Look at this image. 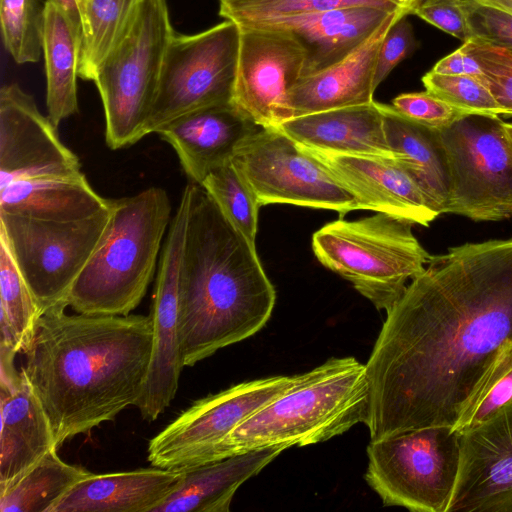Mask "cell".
<instances>
[{
  "label": "cell",
  "mask_w": 512,
  "mask_h": 512,
  "mask_svg": "<svg viewBox=\"0 0 512 512\" xmlns=\"http://www.w3.org/2000/svg\"><path fill=\"white\" fill-rule=\"evenodd\" d=\"M387 316L365 364L370 441L457 422L512 339V239L431 256Z\"/></svg>",
  "instance_id": "6da1fadb"
},
{
  "label": "cell",
  "mask_w": 512,
  "mask_h": 512,
  "mask_svg": "<svg viewBox=\"0 0 512 512\" xmlns=\"http://www.w3.org/2000/svg\"><path fill=\"white\" fill-rule=\"evenodd\" d=\"M151 315L43 314L23 352L25 372L58 449L135 406L153 352Z\"/></svg>",
  "instance_id": "7a4b0ae2"
},
{
  "label": "cell",
  "mask_w": 512,
  "mask_h": 512,
  "mask_svg": "<svg viewBox=\"0 0 512 512\" xmlns=\"http://www.w3.org/2000/svg\"><path fill=\"white\" fill-rule=\"evenodd\" d=\"M189 184L180 276L183 367L257 333L276 301L255 245L228 221L201 185Z\"/></svg>",
  "instance_id": "3957f363"
},
{
  "label": "cell",
  "mask_w": 512,
  "mask_h": 512,
  "mask_svg": "<svg viewBox=\"0 0 512 512\" xmlns=\"http://www.w3.org/2000/svg\"><path fill=\"white\" fill-rule=\"evenodd\" d=\"M369 408L365 364L354 357L329 359L236 427L215 461L265 447L287 449L327 441L356 424L366 425Z\"/></svg>",
  "instance_id": "277c9868"
},
{
  "label": "cell",
  "mask_w": 512,
  "mask_h": 512,
  "mask_svg": "<svg viewBox=\"0 0 512 512\" xmlns=\"http://www.w3.org/2000/svg\"><path fill=\"white\" fill-rule=\"evenodd\" d=\"M110 219L101 243L77 278L68 306L87 315H129L155 275L171 222L163 188L108 199Z\"/></svg>",
  "instance_id": "5b68a950"
},
{
  "label": "cell",
  "mask_w": 512,
  "mask_h": 512,
  "mask_svg": "<svg viewBox=\"0 0 512 512\" xmlns=\"http://www.w3.org/2000/svg\"><path fill=\"white\" fill-rule=\"evenodd\" d=\"M412 225L379 212L353 221L339 219L313 234L312 249L322 265L387 312L431 258Z\"/></svg>",
  "instance_id": "8992f818"
},
{
  "label": "cell",
  "mask_w": 512,
  "mask_h": 512,
  "mask_svg": "<svg viewBox=\"0 0 512 512\" xmlns=\"http://www.w3.org/2000/svg\"><path fill=\"white\" fill-rule=\"evenodd\" d=\"M175 31L166 0H140L100 63L93 82L103 105L112 150L145 137L167 47Z\"/></svg>",
  "instance_id": "52a82bcc"
},
{
  "label": "cell",
  "mask_w": 512,
  "mask_h": 512,
  "mask_svg": "<svg viewBox=\"0 0 512 512\" xmlns=\"http://www.w3.org/2000/svg\"><path fill=\"white\" fill-rule=\"evenodd\" d=\"M108 207L70 221H49L0 212V239L33 294L41 314L65 310L77 278L102 241Z\"/></svg>",
  "instance_id": "ba28073f"
},
{
  "label": "cell",
  "mask_w": 512,
  "mask_h": 512,
  "mask_svg": "<svg viewBox=\"0 0 512 512\" xmlns=\"http://www.w3.org/2000/svg\"><path fill=\"white\" fill-rule=\"evenodd\" d=\"M365 479L386 506L446 512L459 470L460 434L430 427L370 441Z\"/></svg>",
  "instance_id": "9c48e42d"
},
{
  "label": "cell",
  "mask_w": 512,
  "mask_h": 512,
  "mask_svg": "<svg viewBox=\"0 0 512 512\" xmlns=\"http://www.w3.org/2000/svg\"><path fill=\"white\" fill-rule=\"evenodd\" d=\"M439 132L450 170L447 213L512 217V140L499 115L464 114Z\"/></svg>",
  "instance_id": "30bf717a"
},
{
  "label": "cell",
  "mask_w": 512,
  "mask_h": 512,
  "mask_svg": "<svg viewBox=\"0 0 512 512\" xmlns=\"http://www.w3.org/2000/svg\"><path fill=\"white\" fill-rule=\"evenodd\" d=\"M240 27L224 20L201 32L174 33L167 47L146 134L192 111L231 103Z\"/></svg>",
  "instance_id": "8fae6325"
},
{
  "label": "cell",
  "mask_w": 512,
  "mask_h": 512,
  "mask_svg": "<svg viewBox=\"0 0 512 512\" xmlns=\"http://www.w3.org/2000/svg\"><path fill=\"white\" fill-rule=\"evenodd\" d=\"M231 160L261 206L292 204L340 215L359 209L356 198L332 171L278 128H260Z\"/></svg>",
  "instance_id": "7c38bea8"
},
{
  "label": "cell",
  "mask_w": 512,
  "mask_h": 512,
  "mask_svg": "<svg viewBox=\"0 0 512 512\" xmlns=\"http://www.w3.org/2000/svg\"><path fill=\"white\" fill-rule=\"evenodd\" d=\"M306 376L307 372L243 382L194 402L150 440L147 460L152 467L163 469L214 462L219 447L236 427Z\"/></svg>",
  "instance_id": "4fadbf2b"
},
{
  "label": "cell",
  "mask_w": 512,
  "mask_h": 512,
  "mask_svg": "<svg viewBox=\"0 0 512 512\" xmlns=\"http://www.w3.org/2000/svg\"><path fill=\"white\" fill-rule=\"evenodd\" d=\"M239 27L231 102L257 125L277 128L289 119L288 97L303 75L305 51L286 30L268 26Z\"/></svg>",
  "instance_id": "5bb4252c"
},
{
  "label": "cell",
  "mask_w": 512,
  "mask_h": 512,
  "mask_svg": "<svg viewBox=\"0 0 512 512\" xmlns=\"http://www.w3.org/2000/svg\"><path fill=\"white\" fill-rule=\"evenodd\" d=\"M190 203L183 189L163 243L155 281L151 318L153 352L149 372L136 403L143 419L156 420L176 396L181 370L179 345L180 276Z\"/></svg>",
  "instance_id": "9a60e30c"
},
{
  "label": "cell",
  "mask_w": 512,
  "mask_h": 512,
  "mask_svg": "<svg viewBox=\"0 0 512 512\" xmlns=\"http://www.w3.org/2000/svg\"><path fill=\"white\" fill-rule=\"evenodd\" d=\"M83 175L57 127L18 84L0 90V189L19 180Z\"/></svg>",
  "instance_id": "2e32d148"
},
{
  "label": "cell",
  "mask_w": 512,
  "mask_h": 512,
  "mask_svg": "<svg viewBox=\"0 0 512 512\" xmlns=\"http://www.w3.org/2000/svg\"><path fill=\"white\" fill-rule=\"evenodd\" d=\"M512 512V400L460 434L456 484L446 509Z\"/></svg>",
  "instance_id": "e0dca14e"
},
{
  "label": "cell",
  "mask_w": 512,
  "mask_h": 512,
  "mask_svg": "<svg viewBox=\"0 0 512 512\" xmlns=\"http://www.w3.org/2000/svg\"><path fill=\"white\" fill-rule=\"evenodd\" d=\"M301 147L332 171L356 198L359 209L422 226H428L438 216L395 159L334 154Z\"/></svg>",
  "instance_id": "ac0fdd59"
},
{
  "label": "cell",
  "mask_w": 512,
  "mask_h": 512,
  "mask_svg": "<svg viewBox=\"0 0 512 512\" xmlns=\"http://www.w3.org/2000/svg\"><path fill=\"white\" fill-rule=\"evenodd\" d=\"M260 128L231 102L187 113L156 133L176 152L190 182L200 185Z\"/></svg>",
  "instance_id": "d6986e66"
},
{
  "label": "cell",
  "mask_w": 512,
  "mask_h": 512,
  "mask_svg": "<svg viewBox=\"0 0 512 512\" xmlns=\"http://www.w3.org/2000/svg\"><path fill=\"white\" fill-rule=\"evenodd\" d=\"M403 15H409V7L391 12L364 42L339 62L301 77L289 93V119L373 102L381 42L392 24Z\"/></svg>",
  "instance_id": "ffe728a7"
},
{
  "label": "cell",
  "mask_w": 512,
  "mask_h": 512,
  "mask_svg": "<svg viewBox=\"0 0 512 512\" xmlns=\"http://www.w3.org/2000/svg\"><path fill=\"white\" fill-rule=\"evenodd\" d=\"M277 128L299 145L318 151L395 159L375 101L293 117Z\"/></svg>",
  "instance_id": "44dd1931"
},
{
  "label": "cell",
  "mask_w": 512,
  "mask_h": 512,
  "mask_svg": "<svg viewBox=\"0 0 512 512\" xmlns=\"http://www.w3.org/2000/svg\"><path fill=\"white\" fill-rule=\"evenodd\" d=\"M391 12L371 6H353L251 26L274 27L293 34L305 51L304 77L342 60L364 42Z\"/></svg>",
  "instance_id": "7402d4cb"
},
{
  "label": "cell",
  "mask_w": 512,
  "mask_h": 512,
  "mask_svg": "<svg viewBox=\"0 0 512 512\" xmlns=\"http://www.w3.org/2000/svg\"><path fill=\"white\" fill-rule=\"evenodd\" d=\"M184 468H146L91 474L71 488L51 512H153L182 483Z\"/></svg>",
  "instance_id": "603a6c76"
},
{
  "label": "cell",
  "mask_w": 512,
  "mask_h": 512,
  "mask_svg": "<svg viewBox=\"0 0 512 512\" xmlns=\"http://www.w3.org/2000/svg\"><path fill=\"white\" fill-rule=\"evenodd\" d=\"M12 393L1 391L0 489L58 450L50 421L25 372Z\"/></svg>",
  "instance_id": "cb8c5ba5"
},
{
  "label": "cell",
  "mask_w": 512,
  "mask_h": 512,
  "mask_svg": "<svg viewBox=\"0 0 512 512\" xmlns=\"http://www.w3.org/2000/svg\"><path fill=\"white\" fill-rule=\"evenodd\" d=\"M284 450L265 447L184 468L180 486L153 512H228L237 489Z\"/></svg>",
  "instance_id": "d4e9b609"
},
{
  "label": "cell",
  "mask_w": 512,
  "mask_h": 512,
  "mask_svg": "<svg viewBox=\"0 0 512 512\" xmlns=\"http://www.w3.org/2000/svg\"><path fill=\"white\" fill-rule=\"evenodd\" d=\"M379 105L395 160L418 185L430 207L438 215L447 213L450 170L439 130L410 120L392 105Z\"/></svg>",
  "instance_id": "484cf974"
},
{
  "label": "cell",
  "mask_w": 512,
  "mask_h": 512,
  "mask_svg": "<svg viewBox=\"0 0 512 512\" xmlns=\"http://www.w3.org/2000/svg\"><path fill=\"white\" fill-rule=\"evenodd\" d=\"M108 207L85 175L15 181L0 189V212L49 221L85 218Z\"/></svg>",
  "instance_id": "4316f807"
},
{
  "label": "cell",
  "mask_w": 512,
  "mask_h": 512,
  "mask_svg": "<svg viewBox=\"0 0 512 512\" xmlns=\"http://www.w3.org/2000/svg\"><path fill=\"white\" fill-rule=\"evenodd\" d=\"M82 32L53 0L45 1L42 51L46 74V107L58 127L79 111L77 78Z\"/></svg>",
  "instance_id": "83f0119b"
},
{
  "label": "cell",
  "mask_w": 512,
  "mask_h": 512,
  "mask_svg": "<svg viewBox=\"0 0 512 512\" xmlns=\"http://www.w3.org/2000/svg\"><path fill=\"white\" fill-rule=\"evenodd\" d=\"M93 474L51 451L18 479L0 489L1 512H51L79 481Z\"/></svg>",
  "instance_id": "f1b7e54d"
},
{
  "label": "cell",
  "mask_w": 512,
  "mask_h": 512,
  "mask_svg": "<svg viewBox=\"0 0 512 512\" xmlns=\"http://www.w3.org/2000/svg\"><path fill=\"white\" fill-rule=\"evenodd\" d=\"M42 316L6 243L0 239V345L25 352Z\"/></svg>",
  "instance_id": "f546056e"
},
{
  "label": "cell",
  "mask_w": 512,
  "mask_h": 512,
  "mask_svg": "<svg viewBox=\"0 0 512 512\" xmlns=\"http://www.w3.org/2000/svg\"><path fill=\"white\" fill-rule=\"evenodd\" d=\"M140 0H86L79 77L93 81L100 63L126 28Z\"/></svg>",
  "instance_id": "4dcf8cb0"
},
{
  "label": "cell",
  "mask_w": 512,
  "mask_h": 512,
  "mask_svg": "<svg viewBox=\"0 0 512 512\" xmlns=\"http://www.w3.org/2000/svg\"><path fill=\"white\" fill-rule=\"evenodd\" d=\"M512 400V339L505 342L472 389L452 430L458 434L479 426Z\"/></svg>",
  "instance_id": "1f68e13d"
},
{
  "label": "cell",
  "mask_w": 512,
  "mask_h": 512,
  "mask_svg": "<svg viewBox=\"0 0 512 512\" xmlns=\"http://www.w3.org/2000/svg\"><path fill=\"white\" fill-rule=\"evenodd\" d=\"M371 6L388 11L402 7L394 0H219V15L239 26L327 11L343 7Z\"/></svg>",
  "instance_id": "d6a6232c"
},
{
  "label": "cell",
  "mask_w": 512,
  "mask_h": 512,
  "mask_svg": "<svg viewBox=\"0 0 512 512\" xmlns=\"http://www.w3.org/2000/svg\"><path fill=\"white\" fill-rule=\"evenodd\" d=\"M200 185L228 221L255 245L261 205L232 160L214 168Z\"/></svg>",
  "instance_id": "836d02e7"
},
{
  "label": "cell",
  "mask_w": 512,
  "mask_h": 512,
  "mask_svg": "<svg viewBox=\"0 0 512 512\" xmlns=\"http://www.w3.org/2000/svg\"><path fill=\"white\" fill-rule=\"evenodd\" d=\"M45 3L41 0H0L3 43L18 64L40 59Z\"/></svg>",
  "instance_id": "e575fe53"
},
{
  "label": "cell",
  "mask_w": 512,
  "mask_h": 512,
  "mask_svg": "<svg viewBox=\"0 0 512 512\" xmlns=\"http://www.w3.org/2000/svg\"><path fill=\"white\" fill-rule=\"evenodd\" d=\"M422 83L429 93L464 114L500 115V108L488 86L479 78L428 71Z\"/></svg>",
  "instance_id": "d590c367"
},
{
  "label": "cell",
  "mask_w": 512,
  "mask_h": 512,
  "mask_svg": "<svg viewBox=\"0 0 512 512\" xmlns=\"http://www.w3.org/2000/svg\"><path fill=\"white\" fill-rule=\"evenodd\" d=\"M466 43L484 72L488 86L500 108V115L512 116V50L470 39Z\"/></svg>",
  "instance_id": "8d00e7d4"
},
{
  "label": "cell",
  "mask_w": 512,
  "mask_h": 512,
  "mask_svg": "<svg viewBox=\"0 0 512 512\" xmlns=\"http://www.w3.org/2000/svg\"><path fill=\"white\" fill-rule=\"evenodd\" d=\"M464 3L472 39L512 50V13L474 0Z\"/></svg>",
  "instance_id": "74e56055"
},
{
  "label": "cell",
  "mask_w": 512,
  "mask_h": 512,
  "mask_svg": "<svg viewBox=\"0 0 512 512\" xmlns=\"http://www.w3.org/2000/svg\"><path fill=\"white\" fill-rule=\"evenodd\" d=\"M392 106L410 120L438 130L464 115L428 91L400 94L392 100Z\"/></svg>",
  "instance_id": "f35d334b"
},
{
  "label": "cell",
  "mask_w": 512,
  "mask_h": 512,
  "mask_svg": "<svg viewBox=\"0 0 512 512\" xmlns=\"http://www.w3.org/2000/svg\"><path fill=\"white\" fill-rule=\"evenodd\" d=\"M410 14L418 16L463 43L472 39L464 0H414L409 7Z\"/></svg>",
  "instance_id": "ab89813d"
},
{
  "label": "cell",
  "mask_w": 512,
  "mask_h": 512,
  "mask_svg": "<svg viewBox=\"0 0 512 512\" xmlns=\"http://www.w3.org/2000/svg\"><path fill=\"white\" fill-rule=\"evenodd\" d=\"M408 15L398 18L384 36L377 56L375 89L389 76L392 70L417 47L413 27Z\"/></svg>",
  "instance_id": "60d3db41"
},
{
  "label": "cell",
  "mask_w": 512,
  "mask_h": 512,
  "mask_svg": "<svg viewBox=\"0 0 512 512\" xmlns=\"http://www.w3.org/2000/svg\"><path fill=\"white\" fill-rule=\"evenodd\" d=\"M431 70L441 74L473 76L482 81L484 79V72L466 43L440 59Z\"/></svg>",
  "instance_id": "b9f144b4"
},
{
  "label": "cell",
  "mask_w": 512,
  "mask_h": 512,
  "mask_svg": "<svg viewBox=\"0 0 512 512\" xmlns=\"http://www.w3.org/2000/svg\"><path fill=\"white\" fill-rule=\"evenodd\" d=\"M67 14L74 25L82 32V17L86 0H53Z\"/></svg>",
  "instance_id": "7bdbcfd3"
},
{
  "label": "cell",
  "mask_w": 512,
  "mask_h": 512,
  "mask_svg": "<svg viewBox=\"0 0 512 512\" xmlns=\"http://www.w3.org/2000/svg\"><path fill=\"white\" fill-rule=\"evenodd\" d=\"M478 3L494 6L512 13V0H474Z\"/></svg>",
  "instance_id": "ee69618b"
},
{
  "label": "cell",
  "mask_w": 512,
  "mask_h": 512,
  "mask_svg": "<svg viewBox=\"0 0 512 512\" xmlns=\"http://www.w3.org/2000/svg\"><path fill=\"white\" fill-rule=\"evenodd\" d=\"M402 6L410 7L414 0H397Z\"/></svg>",
  "instance_id": "f6af8a7d"
},
{
  "label": "cell",
  "mask_w": 512,
  "mask_h": 512,
  "mask_svg": "<svg viewBox=\"0 0 512 512\" xmlns=\"http://www.w3.org/2000/svg\"><path fill=\"white\" fill-rule=\"evenodd\" d=\"M505 128H506V130H507V132H508V134H509V136H510V138L512 140V123H505Z\"/></svg>",
  "instance_id": "bcb514c9"
},
{
  "label": "cell",
  "mask_w": 512,
  "mask_h": 512,
  "mask_svg": "<svg viewBox=\"0 0 512 512\" xmlns=\"http://www.w3.org/2000/svg\"><path fill=\"white\" fill-rule=\"evenodd\" d=\"M394 1H397V0H394ZM398 2V1H397ZM399 3V2H398ZM400 4V3H399Z\"/></svg>",
  "instance_id": "7dc6e473"
}]
</instances>
